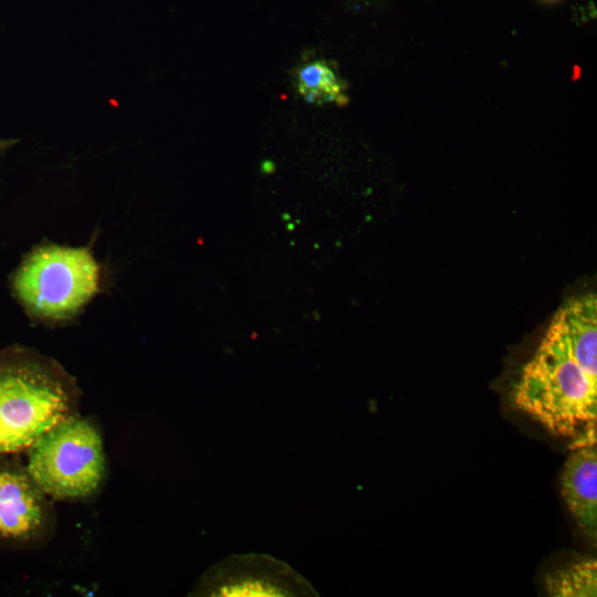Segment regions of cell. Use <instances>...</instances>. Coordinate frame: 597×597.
Returning <instances> with one entry per match:
<instances>
[{
  "instance_id": "6da1fadb",
  "label": "cell",
  "mask_w": 597,
  "mask_h": 597,
  "mask_svg": "<svg viewBox=\"0 0 597 597\" xmlns=\"http://www.w3.org/2000/svg\"><path fill=\"white\" fill-rule=\"evenodd\" d=\"M517 409L558 437L597 420V297H572L553 316L514 385Z\"/></svg>"
},
{
  "instance_id": "7a4b0ae2",
  "label": "cell",
  "mask_w": 597,
  "mask_h": 597,
  "mask_svg": "<svg viewBox=\"0 0 597 597\" xmlns=\"http://www.w3.org/2000/svg\"><path fill=\"white\" fill-rule=\"evenodd\" d=\"M78 388L42 355L0 352V454L28 450L44 432L78 413Z\"/></svg>"
},
{
  "instance_id": "3957f363",
  "label": "cell",
  "mask_w": 597,
  "mask_h": 597,
  "mask_svg": "<svg viewBox=\"0 0 597 597\" xmlns=\"http://www.w3.org/2000/svg\"><path fill=\"white\" fill-rule=\"evenodd\" d=\"M31 478L51 499L83 501L106 479L104 442L98 427L78 413L44 432L29 449Z\"/></svg>"
},
{
  "instance_id": "277c9868",
  "label": "cell",
  "mask_w": 597,
  "mask_h": 597,
  "mask_svg": "<svg viewBox=\"0 0 597 597\" xmlns=\"http://www.w3.org/2000/svg\"><path fill=\"white\" fill-rule=\"evenodd\" d=\"M101 269L87 248H36L13 277L14 291L34 316L64 320L98 291Z\"/></svg>"
},
{
  "instance_id": "5b68a950",
  "label": "cell",
  "mask_w": 597,
  "mask_h": 597,
  "mask_svg": "<svg viewBox=\"0 0 597 597\" xmlns=\"http://www.w3.org/2000/svg\"><path fill=\"white\" fill-rule=\"evenodd\" d=\"M191 596L314 597L313 585L284 561L262 553L231 554L209 567Z\"/></svg>"
},
{
  "instance_id": "8992f818",
  "label": "cell",
  "mask_w": 597,
  "mask_h": 597,
  "mask_svg": "<svg viewBox=\"0 0 597 597\" xmlns=\"http://www.w3.org/2000/svg\"><path fill=\"white\" fill-rule=\"evenodd\" d=\"M48 498L25 467L0 462V544L34 548L50 542L56 515Z\"/></svg>"
},
{
  "instance_id": "52a82bcc",
  "label": "cell",
  "mask_w": 597,
  "mask_h": 597,
  "mask_svg": "<svg viewBox=\"0 0 597 597\" xmlns=\"http://www.w3.org/2000/svg\"><path fill=\"white\" fill-rule=\"evenodd\" d=\"M562 495L583 532L596 538L597 451L596 446L573 449L561 476Z\"/></svg>"
},
{
  "instance_id": "ba28073f",
  "label": "cell",
  "mask_w": 597,
  "mask_h": 597,
  "mask_svg": "<svg viewBox=\"0 0 597 597\" xmlns=\"http://www.w3.org/2000/svg\"><path fill=\"white\" fill-rule=\"evenodd\" d=\"M294 83L300 95L308 103L324 105L347 104V83L337 67L327 60H313L300 64L294 72Z\"/></svg>"
},
{
  "instance_id": "9c48e42d",
  "label": "cell",
  "mask_w": 597,
  "mask_h": 597,
  "mask_svg": "<svg viewBox=\"0 0 597 597\" xmlns=\"http://www.w3.org/2000/svg\"><path fill=\"white\" fill-rule=\"evenodd\" d=\"M545 588L555 597L596 596L597 563L588 558L573 562L545 577Z\"/></svg>"
}]
</instances>
